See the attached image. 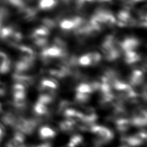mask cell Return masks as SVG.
Segmentation results:
<instances>
[{
  "instance_id": "8992f818",
  "label": "cell",
  "mask_w": 147,
  "mask_h": 147,
  "mask_svg": "<svg viewBox=\"0 0 147 147\" xmlns=\"http://www.w3.org/2000/svg\"><path fill=\"white\" fill-rule=\"evenodd\" d=\"M144 80V76L143 72L139 69L134 70L129 78L130 84L133 86H138L142 84Z\"/></svg>"
},
{
  "instance_id": "9a60e30c",
  "label": "cell",
  "mask_w": 147,
  "mask_h": 147,
  "mask_svg": "<svg viewBox=\"0 0 147 147\" xmlns=\"http://www.w3.org/2000/svg\"><path fill=\"white\" fill-rule=\"evenodd\" d=\"M87 55H88L90 60H91V65L94 66L98 64L101 60V55L96 52H90L88 53Z\"/></svg>"
},
{
  "instance_id": "4fadbf2b",
  "label": "cell",
  "mask_w": 147,
  "mask_h": 147,
  "mask_svg": "<svg viewBox=\"0 0 147 147\" xmlns=\"http://www.w3.org/2000/svg\"><path fill=\"white\" fill-rule=\"evenodd\" d=\"M60 28L68 32L71 30H74L75 28L74 22L72 18L64 19L62 20L60 23Z\"/></svg>"
},
{
  "instance_id": "7a4b0ae2",
  "label": "cell",
  "mask_w": 147,
  "mask_h": 147,
  "mask_svg": "<svg viewBox=\"0 0 147 147\" xmlns=\"http://www.w3.org/2000/svg\"><path fill=\"white\" fill-rule=\"evenodd\" d=\"M25 139L24 134L17 131L13 137L9 141L6 147H27L24 144Z\"/></svg>"
},
{
  "instance_id": "7402d4cb",
  "label": "cell",
  "mask_w": 147,
  "mask_h": 147,
  "mask_svg": "<svg viewBox=\"0 0 147 147\" xmlns=\"http://www.w3.org/2000/svg\"><path fill=\"white\" fill-rule=\"evenodd\" d=\"M25 86L20 83H16L13 87V94L19 93V92H25Z\"/></svg>"
},
{
  "instance_id": "30bf717a",
  "label": "cell",
  "mask_w": 147,
  "mask_h": 147,
  "mask_svg": "<svg viewBox=\"0 0 147 147\" xmlns=\"http://www.w3.org/2000/svg\"><path fill=\"white\" fill-rule=\"evenodd\" d=\"M83 140V137L82 135L74 134L70 138L67 144V147H78L82 144Z\"/></svg>"
},
{
  "instance_id": "e0dca14e",
  "label": "cell",
  "mask_w": 147,
  "mask_h": 147,
  "mask_svg": "<svg viewBox=\"0 0 147 147\" xmlns=\"http://www.w3.org/2000/svg\"><path fill=\"white\" fill-rule=\"evenodd\" d=\"M90 94L77 92L75 96V100L78 103H85L90 100Z\"/></svg>"
},
{
  "instance_id": "2e32d148",
  "label": "cell",
  "mask_w": 147,
  "mask_h": 147,
  "mask_svg": "<svg viewBox=\"0 0 147 147\" xmlns=\"http://www.w3.org/2000/svg\"><path fill=\"white\" fill-rule=\"evenodd\" d=\"M53 96L47 94H42L40 95L38 99V102L46 105L51 104L53 101Z\"/></svg>"
},
{
  "instance_id": "8fae6325",
  "label": "cell",
  "mask_w": 147,
  "mask_h": 147,
  "mask_svg": "<svg viewBox=\"0 0 147 147\" xmlns=\"http://www.w3.org/2000/svg\"><path fill=\"white\" fill-rule=\"evenodd\" d=\"M57 3V0H40L38 6L42 10H49L54 7Z\"/></svg>"
},
{
  "instance_id": "cb8c5ba5",
  "label": "cell",
  "mask_w": 147,
  "mask_h": 147,
  "mask_svg": "<svg viewBox=\"0 0 147 147\" xmlns=\"http://www.w3.org/2000/svg\"><path fill=\"white\" fill-rule=\"evenodd\" d=\"M5 92V85L0 82V96L4 95Z\"/></svg>"
},
{
  "instance_id": "d4e9b609",
  "label": "cell",
  "mask_w": 147,
  "mask_h": 147,
  "mask_svg": "<svg viewBox=\"0 0 147 147\" xmlns=\"http://www.w3.org/2000/svg\"><path fill=\"white\" fill-rule=\"evenodd\" d=\"M2 134H3L2 130V129H1V127H0V141H1V138H2Z\"/></svg>"
},
{
  "instance_id": "603a6c76",
  "label": "cell",
  "mask_w": 147,
  "mask_h": 147,
  "mask_svg": "<svg viewBox=\"0 0 147 147\" xmlns=\"http://www.w3.org/2000/svg\"><path fill=\"white\" fill-rule=\"evenodd\" d=\"M30 147H52V145L51 144V143L47 142L43 144H41L40 145H36V146H32Z\"/></svg>"
},
{
  "instance_id": "9c48e42d",
  "label": "cell",
  "mask_w": 147,
  "mask_h": 147,
  "mask_svg": "<svg viewBox=\"0 0 147 147\" xmlns=\"http://www.w3.org/2000/svg\"><path fill=\"white\" fill-rule=\"evenodd\" d=\"M141 56L134 51H126L125 53V61L127 64H131L139 61Z\"/></svg>"
},
{
  "instance_id": "6da1fadb",
  "label": "cell",
  "mask_w": 147,
  "mask_h": 147,
  "mask_svg": "<svg viewBox=\"0 0 147 147\" xmlns=\"http://www.w3.org/2000/svg\"><path fill=\"white\" fill-rule=\"evenodd\" d=\"M140 44V42L137 38L134 37H128L119 44V46L121 49L126 52L134 51L139 47Z\"/></svg>"
},
{
  "instance_id": "ba28073f",
  "label": "cell",
  "mask_w": 147,
  "mask_h": 147,
  "mask_svg": "<svg viewBox=\"0 0 147 147\" xmlns=\"http://www.w3.org/2000/svg\"><path fill=\"white\" fill-rule=\"evenodd\" d=\"M49 34V30L48 28L45 27L43 25L37 28L34 29L31 35L32 40H35L37 38H47V36Z\"/></svg>"
},
{
  "instance_id": "3957f363",
  "label": "cell",
  "mask_w": 147,
  "mask_h": 147,
  "mask_svg": "<svg viewBox=\"0 0 147 147\" xmlns=\"http://www.w3.org/2000/svg\"><path fill=\"white\" fill-rule=\"evenodd\" d=\"M38 134L41 140H47L55 137L56 135V131L51 127L45 125L39 129Z\"/></svg>"
},
{
  "instance_id": "ffe728a7",
  "label": "cell",
  "mask_w": 147,
  "mask_h": 147,
  "mask_svg": "<svg viewBox=\"0 0 147 147\" xmlns=\"http://www.w3.org/2000/svg\"><path fill=\"white\" fill-rule=\"evenodd\" d=\"M78 63L82 66L91 65V60L87 53L80 56L78 59Z\"/></svg>"
},
{
  "instance_id": "277c9868",
  "label": "cell",
  "mask_w": 147,
  "mask_h": 147,
  "mask_svg": "<svg viewBox=\"0 0 147 147\" xmlns=\"http://www.w3.org/2000/svg\"><path fill=\"white\" fill-rule=\"evenodd\" d=\"M116 129L120 133L126 132L131 126L130 120L126 118H117L114 120Z\"/></svg>"
},
{
  "instance_id": "44dd1931",
  "label": "cell",
  "mask_w": 147,
  "mask_h": 147,
  "mask_svg": "<svg viewBox=\"0 0 147 147\" xmlns=\"http://www.w3.org/2000/svg\"><path fill=\"white\" fill-rule=\"evenodd\" d=\"M71 105L70 102L64 100L60 102L59 105V107L57 109V113H63V112L68 108H69V105Z\"/></svg>"
},
{
  "instance_id": "ac0fdd59",
  "label": "cell",
  "mask_w": 147,
  "mask_h": 147,
  "mask_svg": "<svg viewBox=\"0 0 147 147\" xmlns=\"http://www.w3.org/2000/svg\"><path fill=\"white\" fill-rule=\"evenodd\" d=\"M42 25L48 28V29H53L56 26L55 21L49 18H44L42 20Z\"/></svg>"
},
{
  "instance_id": "484cf974",
  "label": "cell",
  "mask_w": 147,
  "mask_h": 147,
  "mask_svg": "<svg viewBox=\"0 0 147 147\" xmlns=\"http://www.w3.org/2000/svg\"><path fill=\"white\" fill-rule=\"evenodd\" d=\"M0 111H1V106H0Z\"/></svg>"
},
{
  "instance_id": "5b68a950",
  "label": "cell",
  "mask_w": 147,
  "mask_h": 147,
  "mask_svg": "<svg viewBox=\"0 0 147 147\" xmlns=\"http://www.w3.org/2000/svg\"><path fill=\"white\" fill-rule=\"evenodd\" d=\"M121 141L123 146L127 147H137L144 144L141 140L138 139L134 135L128 136H122Z\"/></svg>"
},
{
  "instance_id": "52a82bcc",
  "label": "cell",
  "mask_w": 147,
  "mask_h": 147,
  "mask_svg": "<svg viewBox=\"0 0 147 147\" xmlns=\"http://www.w3.org/2000/svg\"><path fill=\"white\" fill-rule=\"evenodd\" d=\"M76 123L72 120L65 119L59 123L60 130L64 133H71L76 130Z\"/></svg>"
},
{
  "instance_id": "7c38bea8",
  "label": "cell",
  "mask_w": 147,
  "mask_h": 147,
  "mask_svg": "<svg viewBox=\"0 0 147 147\" xmlns=\"http://www.w3.org/2000/svg\"><path fill=\"white\" fill-rule=\"evenodd\" d=\"M34 111L37 116H42L48 114V109L47 107L38 102H37L34 106Z\"/></svg>"
},
{
  "instance_id": "5bb4252c",
  "label": "cell",
  "mask_w": 147,
  "mask_h": 147,
  "mask_svg": "<svg viewBox=\"0 0 147 147\" xmlns=\"http://www.w3.org/2000/svg\"><path fill=\"white\" fill-rule=\"evenodd\" d=\"M76 90L77 92L85 93L88 94H90L93 92L90 84H87L86 83H80L77 86Z\"/></svg>"
},
{
  "instance_id": "d6986e66",
  "label": "cell",
  "mask_w": 147,
  "mask_h": 147,
  "mask_svg": "<svg viewBox=\"0 0 147 147\" xmlns=\"http://www.w3.org/2000/svg\"><path fill=\"white\" fill-rule=\"evenodd\" d=\"M10 5L19 9L25 6L24 0H5Z\"/></svg>"
}]
</instances>
